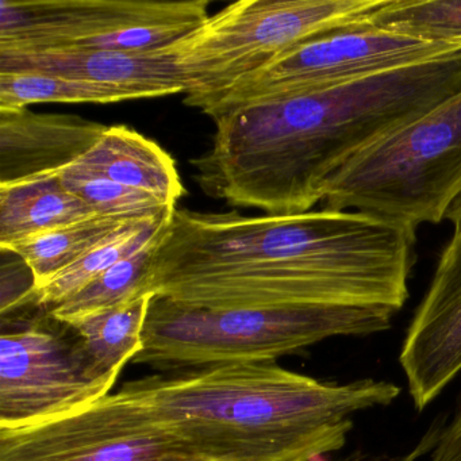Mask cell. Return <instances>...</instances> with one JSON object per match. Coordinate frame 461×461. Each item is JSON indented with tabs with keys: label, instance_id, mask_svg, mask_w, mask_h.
I'll return each instance as SVG.
<instances>
[{
	"label": "cell",
	"instance_id": "1",
	"mask_svg": "<svg viewBox=\"0 0 461 461\" xmlns=\"http://www.w3.org/2000/svg\"><path fill=\"white\" fill-rule=\"evenodd\" d=\"M417 230L366 212L177 209L140 293L206 309L380 307L409 299Z\"/></svg>",
	"mask_w": 461,
	"mask_h": 461
},
{
	"label": "cell",
	"instance_id": "2",
	"mask_svg": "<svg viewBox=\"0 0 461 461\" xmlns=\"http://www.w3.org/2000/svg\"><path fill=\"white\" fill-rule=\"evenodd\" d=\"M125 383L61 415L99 436L148 438L207 461H315L347 444L352 417L398 399L366 377L322 382L276 363L223 364Z\"/></svg>",
	"mask_w": 461,
	"mask_h": 461
},
{
	"label": "cell",
	"instance_id": "3",
	"mask_svg": "<svg viewBox=\"0 0 461 461\" xmlns=\"http://www.w3.org/2000/svg\"><path fill=\"white\" fill-rule=\"evenodd\" d=\"M461 90V50L385 74L253 102L212 118L191 160L204 194L269 215L312 212L350 158Z\"/></svg>",
	"mask_w": 461,
	"mask_h": 461
},
{
	"label": "cell",
	"instance_id": "4",
	"mask_svg": "<svg viewBox=\"0 0 461 461\" xmlns=\"http://www.w3.org/2000/svg\"><path fill=\"white\" fill-rule=\"evenodd\" d=\"M393 315L358 306L206 309L155 296L133 363L164 371L275 363L333 337L382 333Z\"/></svg>",
	"mask_w": 461,
	"mask_h": 461
},
{
	"label": "cell",
	"instance_id": "5",
	"mask_svg": "<svg viewBox=\"0 0 461 461\" xmlns=\"http://www.w3.org/2000/svg\"><path fill=\"white\" fill-rule=\"evenodd\" d=\"M461 191V90L350 158L323 191L326 209L417 230L439 223Z\"/></svg>",
	"mask_w": 461,
	"mask_h": 461
},
{
	"label": "cell",
	"instance_id": "6",
	"mask_svg": "<svg viewBox=\"0 0 461 461\" xmlns=\"http://www.w3.org/2000/svg\"><path fill=\"white\" fill-rule=\"evenodd\" d=\"M385 0H240L209 15L169 47L185 82V104L201 109L291 48L368 23Z\"/></svg>",
	"mask_w": 461,
	"mask_h": 461
},
{
	"label": "cell",
	"instance_id": "7",
	"mask_svg": "<svg viewBox=\"0 0 461 461\" xmlns=\"http://www.w3.org/2000/svg\"><path fill=\"white\" fill-rule=\"evenodd\" d=\"M209 0H2L0 53L156 52L209 18Z\"/></svg>",
	"mask_w": 461,
	"mask_h": 461
},
{
	"label": "cell",
	"instance_id": "8",
	"mask_svg": "<svg viewBox=\"0 0 461 461\" xmlns=\"http://www.w3.org/2000/svg\"><path fill=\"white\" fill-rule=\"evenodd\" d=\"M458 50L461 42L428 41L360 23L291 48L199 110L214 118L253 102L385 74Z\"/></svg>",
	"mask_w": 461,
	"mask_h": 461
},
{
	"label": "cell",
	"instance_id": "9",
	"mask_svg": "<svg viewBox=\"0 0 461 461\" xmlns=\"http://www.w3.org/2000/svg\"><path fill=\"white\" fill-rule=\"evenodd\" d=\"M122 371L102 374L80 339L40 323L0 336V426L50 420L112 393Z\"/></svg>",
	"mask_w": 461,
	"mask_h": 461
},
{
	"label": "cell",
	"instance_id": "10",
	"mask_svg": "<svg viewBox=\"0 0 461 461\" xmlns=\"http://www.w3.org/2000/svg\"><path fill=\"white\" fill-rule=\"evenodd\" d=\"M415 409L425 410L461 372V226L442 250L399 355Z\"/></svg>",
	"mask_w": 461,
	"mask_h": 461
},
{
	"label": "cell",
	"instance_id": "11",
	"mask_svg": "<svg viewBox=\"0 0 461 461\" xmlns=\"http://www.w3.org/2000/svg\"><path fill=\"white\" fill-rule=\"evenodd\" d=\"M0 72H36L115 86L142 99L185 94L182 74L169 48L156 52L50 50L0 53Z\"/></svg>",
	"mask_w": 461,
	"mask_h": 461
},
{
	"label": "cell",
	"instance_id": "12",
	"mask_svg": "<svg viewBox=\"0 0 461 461\" xmlns=\"http://www.w3.org/2000/svg\"><path fill=\"white\" fill-rule=\"evenodd\" d=\"M106 128L77 115L0 112V185L59 174L83 158Z\"/></svg>",
	"mask_w": 461,
	"mask_h": 461
},
{
	"label": "cell",
	"instance_id": "13",
	"mask_svg": "<svg viewBox=\"0 0 461 461\" xmlns=\"http://www.w3.org/2000/svg\"><path fill=\"white\" fill-rule=\"evenodd\" d=\"M0 461H207L147 438L99 436L58 420L0 426Z\"/></svg>",
	"mask_w": 461,
	"mask_h": 461
},
{
	"label": "cell",
	"instance_id": "14",
	"mask_svg": "<svg viewBox=\"0 0 461 461\" xmlns=\"http://www.w3.org/2000/svg\"><path fill=\"white\" fill-rule=\"evenodd\" d=\"M75 166L176 207L185 194L176 161L160 145L123 125L107 126Z\"/></svg>",
	"mask_w": 461,
	"mask_h": 461
},
{
	"label": "cell",
	"instance_id": "15",
	"mask_svg": "<svg viewBox=\"0 0 461 461\" xmlns=\"http://www.w3.org/2000/svg\"><path fill=\"white\" fill-rule=\"evenodd\" d=\"M98 214L58 174L0 185V248Z\"/></svg>",
	"mask_w": 461,
	"mask_h": 461
},
{
	"label": "cell",
	"instance_id": "16",
	"mask_svg": "<svg viewBox=\"0 0 461 461\" xmlns=\"http://www.w3.org/2000/svg\"><path fill=\"white\" fill-rule=\"evenodd\" d=\"M175 210L176 207H171L153 217L131 221L44 285L33 288L28 303L50 310L68 301L115 264L160 236L168 228Z\"/></svg>",
	"mask_w": 461,
	"mask_h": 461
},
{
	"label": "cell",
	"instance_id": "17",
	"mask_svg": "<svg viewBox=\"0 0 461 461\" xmlns=\"http://www.w3.org/2000/svg\"><path fill=\"white\" fill-rule=\"evenodd\" d=\"M155 294H137L120 304L69 322L96 371H123L144 345V329Z\"/></svg>",
	"mask_w": 461,
	"mask_h": 461
},
{
	"label": "cell",
	"instance_id": "18",
	"mask_svg": "<svg viewBox=\"0 0 461 461\" xmlns=\"http://www.w3.org/2000/svg\"><path fill=\"white\" fill-rule=\"evenodd\" d=\"M134 220L139 218L91 215L85 220L13 242L0 249L18 256L29 267L33 275V288H36Z\"/></svg>",
	"mask_w": 461,
	"mask_h": 461
},
{
	"label": "cell",
	"instance_id": "19",
	"mask_svg": "<svg viewBox=\"0 0 461 461\" xmlns=\"http://www.w3.org/2000/svg\"><path fill=\"white\" fill-rule=\"evenodd\" d=\"M137 99L142 96L115 86L36 72H0V112L36 104H106Z\"/></svg>",
	"mask_w": 461,
	"mask_h": 461
},
{
	"label": "cell",
	"instance_id": "20",
	"mask_svg": "<svg viewBox=\"0 0 461 461\" xmlns=\"http://www.w3.org/2000/svg\"><path fill=\"white\" fill-rule=\"evenodd\" d=\"M166 231L167 229L152 242L115 264L68 301L48 310L50 317L61 325H68L77 318L109 309L141 294L140 285L142 277L147 274L150 258Z\"/></svg>",
	"mask_w": 461,
	"mask_h": 461
},
{
	"label": "cell",
	"instance_id": "21",
	"mask_svg": "<svg viewBox=\"0 0 461 461\" xmlns=\"http://www.w3.org/2000/svg\"><path fill=\"white\" fill-rule=\"evenodd\" d=\"M366 23L428 41L461 42V0H385Z\"/></svg>",
	"mask_w": 461,
	"mask_h": 461
},
{
	"label": "cell",
	"instance_id": "22",
	"mask_svg": "<svg viewBox=\"0 0 461 461\" xmlns=\"http://www.w3.org/2000/svg\"><path fill=\"white\" fill-rule=\"evenodd\" d=\"M59 179L69 193L82 199L94 212L121 218H145L171 209L148 194L117 185L113 180L71 164L61 169Z\"/></svg>",
	"mask_w": 461,
	"mask_h": 461
},
{
	"label": "cell",
	"instance_id": "23",
	"mask_svg": "<svg viewBox=\"0 0 461 461\" xmlns=\"http://www.w3.org/2000/svg\"><path fill=\"white\" fill-rule=\"evenodd\" d=\"M444 426V418H437L420 442L410 452L403 453V455H384V453L364 452V450L357 449L333 461H417L430 450L433 452Z\"/></svg>",
	"mask_w": 461,
	"mask_h": 461
},
{
	"label": "cell",
	"instance_id": "24",
	"mask_svg": "<svg viewBox=\"0 0 461 461\" xmlns=\"http://www.w3.org/2000/svg\"><path fill=\"white\" fill-rule=\"evenodd\" d=\"M430 461H461V403L452 420L442 428Z\"/></svg>",
	"mask_w": 461,
	"mask_h": 461
},
{
	"label": "cell",
	"instance_id": "25",
	"mask_svg": "<svg viewBox=\"0 0 461 461\" xmlns=\"http://www.w3.org/2000/svg\"><path fill=\"white\" fill-rule=\"evenodd\" d=\"M445 220L449 221L455 228L461 226V191L447 209Z\"/></svg>",
	"mask_w": 461,
	"mask_h": 461
},
{
	"label": "cell",
	"instance_id": "26",
	"mask_svg": "<svg viewBox=\"0 0 461 461\" xmlns=\"http://www.w3.org/2000/svg\"><path fill=\"white\" fill-rule=\"evenodd\" d=\"M315 461H325V458H320V460H315Z\"/></svg>",
	"mask_w": 461,
	"mask_h": 461
}]
</instances>
